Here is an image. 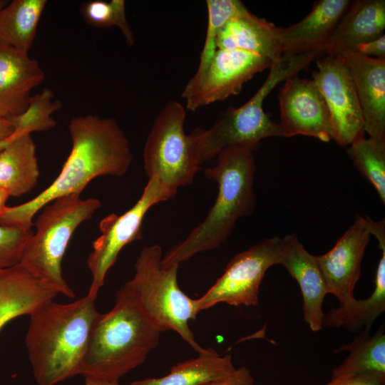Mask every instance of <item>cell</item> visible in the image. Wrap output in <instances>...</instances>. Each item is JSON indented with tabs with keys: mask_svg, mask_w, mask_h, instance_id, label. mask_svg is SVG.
I'll list each match as a JSON object with an SVG mask.
<instances>
[{
	"mask_svg": "<svg viewBox=\"0 0 385 385\" xmlns=\"http://www.w3.org/2000/svg\"><path fill=\"white\" fill-rule=\"evenodd\" d=\"M371 235H374L379 242V247L381 250L385 249V222L384 220L379 222H375L367 217Z\"/></svg>",
	"mask_w": 385,
	"mask_h": 385,
	"instance_id": "cell-35",
	"label": "cell"
},
{
	"mask_svg": "<svg viewBox=\"0 0 385 385\" xmlns=\"http://www.w3.org/2000/svg\"><path fill=\"white\" fill-rule=\"evenodd\" d=\"M68 130L71 150L57 178L33 199L7 207L1 225L31 228L37 212L56 198L81 195L96 177H120L128 170L133 160L129 140L114 118L76 116L71 120Z\"/></svg>",
	"mask_w": 385,
	"mask_h": 385,
	"instance_id": "cell-1",
	"label": "cell"
},
{
	"mask_svg": "<svg viewBox=\"0 0 385 385\" xmlns=\"http://www.w3.org/2000/svg\"><path fill=\"white\" fill-rule=\"evenodd\" d=\"M279 105L282 136L332 140L328 108L312 80L297 75L287 78L279 93Z\"/></svg>",
	"mask_w": 385,
	"mask_h": 385,
	"instance_id": "cell-13",
	"label": "cell"
},
{
	"mask_svg": "<svg viewBox=\"0 0 385 385\" xmlns=\"http://www.w3.org/2000/svg\"><path fill=\"white\" fill-rule=\"evenodd\" d=\"M14 135V133L11 137H9V138H8L6 139L0 140V150L1 149H3L4 147H6L9 143V142L13 138Z\"/></svg>",
	"mask_w": 385,
	"mask_h": 385,
	"instance_id": "cell-39",
	"label": "cell"
},
{
	"mask_svg": "<svg viewBox=\"0 0 385 385\" xmlns=\"http://www.w3.org/2000/svg\"><path fill=\"white\" fill-rule=\"evenodd\" d=\"M346 149L354 165L377 192L385 204V140L361 137Z\"/></svg>",
	"mask_w": 385,
	"mask_h": 385,
	"instance_id": "cell-27",
	"label": "cell"
},
{
	"mask_svg": "<svg viewBox=\"0 0 385 385\" xmlns=\"http://www.w3.org/2000/svg\"><path fill=\"white\" fill-rule=\"evenodd\" d=\"M123 0L105 1L93 0L83 3L80 11L87 24L98 28L118 27L126 43L133 45L135 39L125 16Z\"/></svg>",
	"mask_w": 385,
	"mask_h": 385,
	"instance_id": "cell-30",
	"label": "cell"
},
{
	"mask_svg": "<svg viewBox=\"0 0 385 385\" xmlns=\"http://www.w3.org/2000/svg\"><path fill=\"white\" fill-rule=\"evenodd\" d=\"M86 385H120L118 381L99 379L93 377H85Z\"/></svg>",
	"mask_w": 385,
	"mask_h": 385,
	"instance_id": "cell-37",
	"label": "cell"
},
{
	"mask_svg": "<svg viewBox=\"0 0 385 385\" xmlns=\"http://www.w3.org/2000/svg\"><path fill=\"white\" fill-rule=\"evenodd\" d=\"M185 116V108L170 101L155 119L143 149L148 178L156 179L175 192L190 184L201 168L184 130Z\"/></svg>",
	"mask_w": 385,
	"mask_h": 385,
	"instance_id": "cell-8",
	"label": "cell"
},
{
	"mask_svg": "<svg viewBox=\"0 0 385 385\" xmlns=\"http://www.w3.org/2000/svg\"><path fill=\"white\" fill-rule=\"evenodd\" d=\"M163 250L153 244L142 249L134 265L133 277L123 286L135 299L140 308L160 332L177 333L197 354L204 351L195 340L189 322L199 311L195 299L179 287L180 265H163Z\"/></svg>",
	"mask_w": 385,
	"mask_h": 385,
	"instance_id": "cell-6",
	"label": "cell"
},
{
	"mask_svg": "<svg viewBox=\"0 0 385 385\" xmlns=\"http://www.w3.org/2000/svg\"><path fill=\"white\" fill-rule=\"evenodd\" d=\"M381 252L372 294L364 299L355 298L324 313L323 327H342L351 332H370L375 320L385 310V249Z\"/></svg>",
	"mask_w": 385,
	"mask_h": 385,
	"instance_id": "cell-23",
	"label": "cell"
},
{
	"mask_svg": "<svg viewBox=\"0 0 385 385\" xmlns=\"http://www.w3.org/2000/svg\"><path fill=\"white\" fill-rule=\"evenodd\" d=\"M97 198L82 199L80 195L62 196L42 209L19 264L69 298L74 292L62 274V260L76 228L90 220L101 207Z\"/></svg>",
	"mask_w": 385,
	"mask_h": 385,
	"instance_id": "cell-7",
	"label": "cell"
},
{
	"mask_svg": "<svg viewBox=\"0 0 385 385\" xmlns=\"http://www.w3.org/2000/svg\"><path fill=\"white\" fill-rule=\"evenodd\" d=\"M272 63L247 51L217 49L204 73L198 79H190L183 91L185 109L195 111L237 95L245 83L270 68Z\"/></svg>",
	"mask_w": 385,
	"mask_h": 385,
	"instance_id": "cell-12",
	"label": "cell"
},
{
	"mask_svg": "<svg viewBox=\"0 0 385 385\" xmlns=\"http://www.w3.org/2000/svg\"><path fill=\"white\" fill-rule=\"evenodd\" d=\"M88 294L68 304L53 300L30 315L26 346L38 385H56L76 375L100 312Z\"/></svg>",
	"mask_w": 385,
	"mask_h": 385,
	"instance_id": "cell-2",
	"label": "cell"
},
{
	"mask_svg": "<svg viewBox=\"0 0 385 385\" xmlns=\"http://www.w3.org/2000/svg\"><path fill=\"white\" fill-rule=\"evenodd\" d=\"M350 3L349 0H319L302 20L281 28L283 53L326 52L333 32Z\"/></svg>",
	"mask_w": 385,
	"mask_h": 385,
	"instance_id": "cell-17",
	"label": "cell"
},
{
	"mask_svg": "<svg viewBox=\"0 0 385 385\" xmlns=\"http://www.w3.org/2000/svg\"><path fill=\"white\" fill-rule=\"evenodd\" d=\"M202 385H255V380L250 370L242 366L227 377Z\"/></svg>",
	"mask_w": 385,
	"mask_h": 385,
	"instance_id": "cell-33",
	"label": "cell"
},
{
	"mask_svg": "<svg viewBox=\"0 0 385 385\" xmlns=\"http://www.w3.org/2000/svg\"><path fill=\"white\" fill-rule=\"evenodd\" d=\"M385 1H351L331 38L326 54L341 56L384 34Z\"/></svg>",
	"mask_w": 385,
	"mask_h": 385,
	"instance_id": "cell-20",
	"label": "cell"
},
{
	"mask_svg": "<svg viewBox=\"0 0 385 385\" xmlns=\"http://www.w3.org/2000/svg\"><path fill=\"white\" fill-rule=\"evenodd\" d=\"M53 98L54 93L48 88L31 96L22 113L7 118L14 133L31 134L33 132L45 131L54 128L57 123L52 115L61 108L62 103Z\"/></svg>",
	"mask_w": 385,
	"mask_h": 385,
	"instance_id": "cell-28",
	"label": "cell"
},
{
	"mask_svg": "<svg viewBox=\"0 0 385 385\" xmlns=\"http://www.w3.org/2000/svg\"><path fill=\"white\" fill-rule=\"evenodd\" d=\"M10 197L6 191L0 188V218L4 214L6 208V202Z\"/></svg>",
	"mask_w": 385,
	"mask_h": 385,
	"instance_id": "cell-38",
	"label": "cell"
},
{
	"mask_svg": "<svg viewBox=\"0 0 385 385\" xmlns=\"http://www.w3.org/2000/svg\"><path fill=\"white\" fill-rule=\"evenodd\" d=\"M236 369L230 354L221 356L212 348H205L197 357L173 366L167 375L129 385H202L227 377Z\"/></svg>",
	"mask_w": 385,
	"mask_h": 385,
	"instance_id": "cell-24",
	"label": "cell"
},
{
	"mask_svg": "<svg viewBox=\"0 0 385 385\" xmlns=\"http://www.w3.org/2000/svg\"><path fill=\"white\" fill-rule=\"evenodd\" d=\"M385 374H363L332 379L326 385H384Z\"/></svg>",
	"mask_w": 385,
	"mask_h": 385,
	"instance_id": "cell-32",
	"label": "cell"
},
{
	"mask_svg": "<svg viewBox=\"0 0 385 385\" xmlns=\"http://www.w3.org/2000/svg\"><path fill=\"white\" fill-rule=\"evenodd\" d=\"M161 332L123 287L113 307L99 314L92 329L79 375L118 381L142 364L158 345Z\"/></svg>",
	"mask_w": 385,
	"mask_h": 385,
	"instance_id": "cell-4",
	"label": "cell"
},
{
	"mask_svg": "<svg viewBox=\"0 0 385 385\" xmlns=\"http://www.w3.org/2000/svg\"><path fill=\"white\" fill-rule=\"evenodd\" d=\"M371 235L367 217L357 215L334 246L317 256L327 293L333 294L340 304L355 299L354 287L361 276V264Z\"/></svg>",
	"mask_w": 385,
	"mask_h": 385,
	"instance_id": "cell-14",
	"label": "cell"
},
{
	"mask_svg": "<svg viewBox=\"0 0 385 385\" xmlns=\"http://www.w3.org/2000/svg\"><path fill=\"white\" fill-rule=\"evenodd\" d=\"M254 150L242 145L226 148L218 153L217 164L204 170L205 176L218 185L215 201L204 220L163 255V265H180L197 253L217 248L228 238L237 220L251 214Z\"/></svg>",
	"mask_w": 385,
	"mask_h": 385,
	"instance_id": "cell-3",
	"label": "cell"
},
{
	"mask_svg": "<svg viewBox=\"0 0 385 385\" xmlns=\"http://www.w3.org/2000/svg\"><path fill=\"white\" fill-rule=\"evenodd\" d=\"M280 265L299 284L304 320L312 331H320L324 315L322 304L328 293L317 256L305 250L295 234H290L282 237Z\"/></svg>",
	"mask_w": 385,
	"mask_h": 385,
	"instance_id": "cell-16",
	"label": "cell"
},
{
	"mask_svg": "<svg viewBox=\"0 0 385 385\" xmlns=\"http://www.w3.org/2000/svg\"><path fill=\"white\" fill-rule=\"evenodd\" d=\"M282 238H265L235 255L207 291L195 299L199 312L220 303L255 306L263 277L272 266L280 265Z\"/></svg>",
	"mask_w": 385,
	"mask_h": 385,
	"instance_id": "cell-10",
	"label": "cell"
},
{
	"mask_svg": "<svg viewBox=\"0 0 385 385\" xmlns=\"http://www.w3.org/2000/svg\"><path fill=\"white\" fill-rule=\"evenodd\" d=\"M349 351L346 359L332 371V379L363 374H385L384 326L374 334L361 331L354 340L334 349L335 354Z\"/></svg>",
	"mask_w": 385,
	"mask_h": 385,
	"instance_id": "cell-26",
	"label": "cell"
},
{
	"mask_svg": "<svg viewBox=\"0 0 385 385\" xmlns=\"http://www.w3.org/2000/svg\"><path fill=\"white\" fill-rule=\"evenodd\" d=\"M51 298L48 285L21 265L0 268V330L16 317L29 316Z\"/></svg>",
	"mask_w": 385,
	"mask_h": 385,
	"instance_id": "cell-21",
	"label": "cell"
},
{
	"mask_svg": "<svg viewBox=\"0 0 385 385\" xmlns=\"http://www.w3.org/2000/svg\"><path fill=\"white\" fill-rule=\"evenodd\" d=\"M14 133V128L9 120L0 118V140L11 137Z\"/></svg>",
	"mask_w": 385,
	"mask_h": 385,
	"instance_id": "cell-36",
	"label": "cell"
},
{
	"mask_svg": "<svg viewBox=\"0 0 385 385\" xmlns=\"http://www.w3.org/2000/svg\"><path fill=\"white\" fill-rule=\"evenodd\" d=\"M341 56L354 83L361 109L364 132L385 140V59L349 51Z\"/></svg>",
	"mask_w": 385,
	"mask_h": 385,
	"instance_id": "cell-15",
	"label": "cell"
},
{
	"mask_svg": "<svg viewBox=\"0 0 385 385\" xmlns=\"http://www.w3.org/2000/svg\"><path fill=\"white\" fill-rule=\"evenodd\" d=\"M36 145L29 133H15L0 150V188L10 197H21L32 190L39 177Z\"/></svg>",
	"mask_w": 385,
	"mask_h": 385,
	"instance_id": "cell-22",
	"label": "cell"
},
{
	"mask_svg": "<svg viewBox=\"0 0 385 385\" xmlns=\"http://www.w3.org/2000/svg\"><path fill=\"white\" fill-rule=\"evenodd\" d=\"M43 79L38 62L28 53L0 46V118H9L22 113L31 90Z\"/></svg>",
	"mask_w": 385,
	"mask_h": 385,
	"instance_id": "cell-19",
	"label": "cell"
},
{
	"mask_svg": "<svg viewBox=\"0 0 385 385\" xmlns=\"http://www.w3.org/2000/svg\"><path fill=\"white\" fill-rule=\"evenodd\" d=\"M354 51L369 57L385 59V35L359 45Z\"/></svg>",
	"mask_w": 385,
	"mask_h": 385,
	"instance_id": "cell-34",
	"label": "cell"
},
{
	"mask_svg": "<svg viewBox=\"0 0 385 385\" xmlns=\"http://www.w3.org/2000/svg\"><path fill=\"white\" fill-rule=\"evenodd\" d=\"M46 0H14L0 10V46L28 53L37 32Z\"/></svg>",
	"mask_w": 385,
	"mask_h": 385,
	"instance_id": "cell-25",
	"label": "cell"
},
{
	"mask_svg": "<svg viewBox=\"0 0 385 385\" xmlns=\"http://www.w3.org/2000/svg\"><path fill=\"white\" fill-rule=\"evenodd\" d=\"M34 231L0 224V268L18 265Z\"/></svg>",
	"mask_w": 385,
	"mask_h": 385,
	"instance_id": "cell-31",
	"label": "cell"
},
{
	"mask_svg": "<svg viewBox=\"0 0 385 385\" xmlns=\"http://www.w3.org/2000/svg\"><path fill=\"white\" fill-rule=\"evenodd\" d=\"M320 53H283L272 63L267 78L247 102L225 112L209 129L197 128L188 134L192 153L199 164L212 159L226 148L242 145L255 149L262 139L282 136L278 123L265 113L264 101L280 82L297 75Z\"/></svg>",
	"mask_w": 385,
	"mask_h": 385,
	"instance_id": "cell-5",
	"label": "cell"
},
{
	"mask_svg": "<svg viewBox=\"0 0 385 385\" xmlns=\"http://www.w3.org/2000/svg\"><path fill=\"white\" fill-rule=\"evenodd\" d=\"M176 194L156 179H148L141 196L132 207L122 215L112 213L101 220V235L93 242L87 259L92 277L87 294L96 299L120 252L127 245L142 238L143 221L148 211L153 205L173 198Z\"/></svg>",
	"mask_w": 385,
	"mask_h": 385,
	"instance_id": "cell-9",
	"label": "cell"
},
{
	"mask_svg": "<svg viewBox=\"0 0 385 385\" xmlns=\"http://www.w3.org/2000/svg\"><path fill=\"white\" fill-rule=\"evenodd\" d=\"M7 4L6 1L0 0V10Z\"/></svg>",
	"mask_w": 385,
	"mask_h": 385,
	"instance_id": "cell-40",
	"label": "cell"
},
{
	"mask_svg": "<svg viewBox=\"0 0 385 385\" xmlns=\"http://www.w3.org/2000/svg\"><path fill=\"white\" fill-rule=\"evenodd\" d=\"M316 60L312 80L328 108L332 140L340 146H348L365 133L354 81L341 56L326 54Z\"/></svg>",
	"mask_w": 385,
	"mask_h": 385,
	"instance_id": "cell-11",
	"label": "cell"
},
{
	"mask_svg": "<svg viewBox=\"0 0 385 385\" xmlns=\"http://www.w3.org/2000/svg\"><path fill=\"white\" fill-rule=\"evenodd\" d=\"M207 25L204 46L200 56V63L192 80L198 79L205 71L217 48V36L222 26L242 7L238 0H207Z\"/></svg>",
	"mask_w": 385,
	"mask_h": 385,
	"instance_id": "cell-29",
	"label": "cell"
},
{
	"mask_svg": "<svg viewBox=\"0 0 385 385\" xmlns=\"http://www.w3.org/2000/svg\"><path fill=\"white\" fill-rule=\"evenodd\" d=\"M217 48L247 51L274 62L283 54L281 28L244 6L218 31Z\"/></svg>",
	"mask_w": 385,
	"mask_h": 385,
	"instance_id": "cell-18",
	"label": "cell"
}]
</instances>
